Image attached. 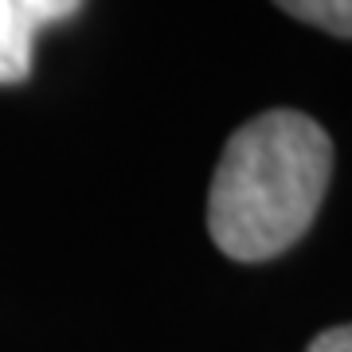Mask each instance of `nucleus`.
I'll use <instances>...</instances> for the list:
<instances>
[{"instance_id":"1","label":"nucleus","mask_w":352,"mask_h":352,"mask_svg":"<svg viewBox=\"0 0 352 352\" xmlns=\"http://www.w3.org/2000/svg\"><path fill=\"white\" fill-rule=\"evenodd\" d=\"M333 176V141L298 110H266L227 141L208 188V235L235 263L289 251Z\"/></svg>"},{"instance_id":"2","label":"nucleus","mask_w":352,"mask_h":352,"mask_svg":"<svg viewBox=\"0 0 352 352\" xmlns=\"http://www.w3.org/2000/svg\"><path fill=\"white\" fill-rule=\"evenodd\" d=\"M82 0H0V87L32 75V43L43 28L75 16Z\"/></svg>"},{"instance_id":"3","label":"nucleus","mask_w":352,"mask_h":352,"mask_svg":"<svg viewBox=\"0 0 352 352\" xmlns=\"http://www.w3.org/2000/svg\"><path fill=\"white\" fill-rule=\"evenodd\" d=\"M278 8L298 16L305 24L325 28L333 36L349 39L352 36V0H274Z\"/></svg>"},{"instance_id":"4","label":"nucleus","mask_w":352,"mask_h":352,"mask_svg":"<svg viewBox=\"0 0 352 352\" xmlns=\"http://www.w3.org/2000/svg\"><path fill=\"white\" fill-rule=\"evenodd\" d=\"M305 352H352V329L349 325L325 329V333H321V337H317Z\"/></svg>"}]
</instances>
